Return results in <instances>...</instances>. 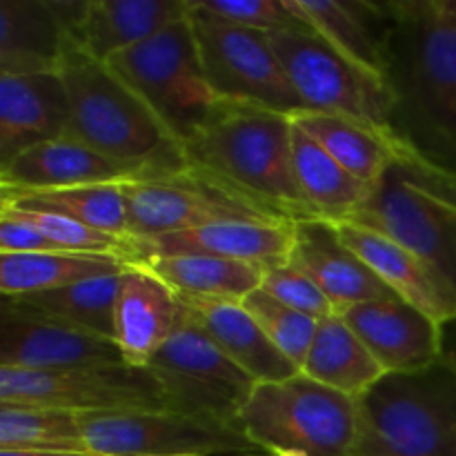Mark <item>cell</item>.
I'll list each match as a JSON object with an SVG mask.
<instances>
[{"label": "cell", "mask_w": 456, "mask_h": 456, "mask_svg": "<svg viewBox=\"0 0 456 456\" xmlns=\"http://www.w3.org/2000/svg\"><path fill=\"white\" fill-rule=\"evenodd\" d=\"M387 12L392 127L456 176V0H387Z\"/></svg>", "instance_id": "cell-1"}, {"label": "cell", "mask_w": 456, "mask_h": 456, "mask_svg": "<svg viewBox=\"0 0 456 456\" xmlns=\"http://www.w3.org/2000/svg\"><path fill=\"white\" fill-rule=\"evenodd\" d=\"M289 114L218 101L185 141L187 165L283 221L319 218L298 190Z\"/></svg>", "instance_id": "cell-2"}, {"label": "cell", "mask_w": 456, "mask_h": 456, "mask_svg": "<svg viewBox=\"0 0 456 456\" xmlns=\"http://www.w3.org/2000/svg\"><path fill=\"white\" fill-rule=\"evenodd\" d=\"M58 74L71 110L65 138L147 169L151 176L190 167L183 142L110 65L71 45Z\"/></svg>", "instance_id": "cell-3"}, {"label": "cell", "mask_w": 456, "mask_h": 456, "mask_svg": "<svg viewBox=\"0 0 456 456\" xmlns=\"http://www.w3.org/2000/svg\"><path fill=\"white\" fill-rule=\"evenodd\" d=\"M350 456H456V370L386 374L359 399Z\"/></svg>", "instance_id": "cell-4"}, {"label": "cell", "mask_w": 456, "mask_h": 456, "mask_svg": "<svg viewBox=\"0 0 456 456\" xmlns=\"http://www.w3.org/2000/svg\"><path fill=\"white\" fill-rule=\"evenodd\" d=\"M347 223L372 227L430 263L456 288V176L419 154L392 165Z\"/></svg>", "instance_id": "cell-5"}, {"label": "cell", "mask_w": 456, "mask_h": 456, "mask_svg": "<svg viewBox=\"0 0 456 456\" xmlns=\"http://www.w3.org/2000/svg\"><path fill=\"white\" fill-rule=\"evenodd\" d=\"M240 428L263 452L350 456L359 435V399L298 372L258 383L240 412Z\"/></svg>", "instance_id": "cell-6"}, {"label": "cell", "mask_w": 456, "mask_h": 456, "mask_svg": "<svg viewBox=\"0 0 456 456\" xmlns=\"http://www.w3.org/2000/svg\"><path fill=\"white\" fill-rule=\"evenodd\" d=\"M185 145L221 98L205 78L190 16H183L110 62Z\"/></svg>", "instance_id": "cell-7"}, {"label": "cell", "mask_w": 456, "mask_h": 456, "mask_svg": "<svg viewBox=\"0 0 456 456\" xmlns=\"http://www.w3.org/2000/svg\"><path fill=\"white\" fill-rule=\"evenodd\" d=\"M145 368L159 381L167 412L236 428H240V412L258 386L223 354L187 310L176 332Z\"/></svg>", "instance_id": "cell-8"}, {"label": "cell", "mask_w": 456, "mask_h": 456, "mask_svg": "<svg viewBox=\"0 0 456 456\" xmlns=\"http://www.w3.org/2000/svg\"><path fill=\"white\" fill-rule=\"evenodd\" d=\"M187 16L205 78L221 101L270 107L289 116L305 111L267 34L223 20L196 0H187Z\"/></svg>", "instance_id": "cell-9"}, {"label": "cell", "mask_w": 456, "mask_h": 456, "mask_svg": "<svg viewBox=\"0 0 456 456\" xmlns=\"http://www.w3.org/2000/svg\"><path fill=\"white\" fill-rule=\"evenodd\" d=\"M267 38L305 110L343 116L396 136L386 80L361 69L316 31H281Z\"/></svg>", "instance_id": "cell-10"}, {"label": "cell", "mask_w": 456, "mask_h": 456, "mask_svg": "<svg viewBox=\"0 0 456 456\" xmlns=\"http://www.w3.org/2000/svg\"><path fill=\"white\" fill-rule=\"evenodd\" d=\"M0 405H31L74 414L167 410L154 374L129 363L78 370L0 368Z\"/></svg>", "instance_id": "cell-11"}, {"label": "cell", "mask_w": 456, "mask_h": 456, "mask_svg": "<svg viewBox=\"0 0 456 456\" xmlns=\"http://www.w3.org/2000/svg\"><path fill=\"white\" fill-rule=\"evenodd\" d=\"M123 190L134 240L225 221H283L191 167L123 183Z\"/></svg>", "instance_id": "cell-12"}, {"label": "cell", "mask_w": 456, "mask_h": 456, "mask_svg": "<svg viewBox=\"0 0 456 456\" xmlns=\"http://www.w3.org/2000/svg\"><path fill=\"white\" fill-rule=\"evenodd\" d=\"M85 444L102 456H249L263 450L240 428L185 414H80Z\"/></svg>", "instance_id": "cell-13"}, {"label": "cell", "mask_w": 456, "mask_h": 456, "mask_svg": "<svg viewBox=\"0 0 456 456\" xmlns=\"http://www.w3.org/2000/svg\"><path fill=\"white\" fill-rule=\"evenodd\" d=\"M85 0H0V74H58Z\"/></svg>", "instance_id": "cell-14"}, {"label": "cell", "mask_w": 456, "mask_h": 456, "mask_svg": "<svg viewBox=\"0 0 456 456\" xmlns=\"http://www.w3.org/2000/svg\"><path fill=\"white\" fill-rule=\"evenodd\" d=\"M386 374H412L441 361V325L399 297L341 312Z\"/></svg>", "instance_id": "cell-15"}, {"label": "cell", "mask_w": 456, "mask_h": 456, "mask_svg": "<svg viewBox=\"0 0 456 456\" xmlns=\"http://www.w3.org/2000/svg\"><path fill=\"white\" fill-rule=\"evenodd\" d=\"M127 363L116 341L3 307L0 368L78 370Z\"/></svg>", "instance_id": "cell-16"}, {"label": "cell", "mask_w": 456, "mask_h": 456, "mask_svg": "<svg viewBox=\"0 0 456 456\" xmlns=\"http://www.w3.org/2000/svg\"><path fill=\"white\" fill-rule=\"evenodd\" d=\"M343 243L410 305L419 307L439 325L456 319V288L408 248L390 236L356 225V223H332Z\"/></svg>", "instance_id": "cell-17"}, {"label": "cell", "mask_w": 456, "mask_h": 456, "mask_svg": "<svg viewBox=\"0 0 456 456\" xmlns=\"http://www.w3.org/2000/svg\"><path fill=\"white\" fill-rule=\"evenodd\" d=\"M297 221H225L136 240L138 263L159 256H216L272 267L289 263Z\"/></svg>", "instance_id": "cell-18"}, {"label": "cell", "mask_w": 456, "mask_h": 456, "mask_svg": "<svg viewBox=\"0 0 456 456\" xmlns=\"http://www.w3.org/2000/svg\"><path fill=\"white\" fill-rule=\"evenodd\" d=\"M147 169L110 159L83 142L58 138L22 151L0 167V191H49L150 178Z\"/></svg>", "instance_id": "cell-19"}, {"label": "cell", "mask_w": 456, "mask_h": 456, "mask_svg": "<svg viewBox=\"0 0 456 456\" xmlns=\"http://www.w3.org/2000/svg\"><path fill=\"white\" fill-rule=\"evenodd\" d=\"M185 316L178 294L145 263L120 274L114 307V341L129 365L145 368Z\"/></svg>", "instance_id": "cell-20"}, {"label": "cell", "mask_w": 456, "mask_h": 456, "mask_svg": "<svg viewBox=\"0 0 456 456\" xmlns=\"http://www.w3.org/2000/svg\"><path fill=\"white\" fill-rule=\"evenodd\" d=\"M289 263L301 267L319 285L337 314L361 303L396 297L343 243L337 227L323 218H303L294 223V249Z\"/></svg>", "instance_id": "cell-21"}, {"label": "cell", "mask_w": 456, "mask_h": 456, "mask_svg": "<svg viewBox=\"0 0 456 456\" xmlns=\"http://www.w3.org/2000/svg\"><path fill=\"white\" fill-rule=\"evenodd\" d=\"M69 116L61 74H0V167L40 142L65 138Z\"/></svg>", "instance_id": "cell-22"}, {"label": "cell", "mask_w": 456, "mask_h": 456, "mask_svg": "<svg viewBox=\"0 0 456 456\" xmlns=\"http://www.w3.org/2000/svg\"><path fill=\"white\" fill-rule=\"evenodd\" d=\"M191 319L214 343L256 383H274L297 377L301 370L270 341L258 321L240 301L178 294Z\"/></svg>", "instance_id": "cell-23"}, {"label": "cell", "mask_w": 456, "mask_h": 456, "mask_svg": "<svg viewBox=\"0 0 456 456\" xmlns=\"http://www.w3.org/2000/svg\"><path fill=\"white\" fill-rule=\"evenodd\" d=\"M187 13V0H85L71 43L110 65Z\"/></svg>", "instance_id": "cell-24"}, {"label": "cell", "mask_w": 456, "mask_h": 456, "mask_svg": "<svg viewBox=\"0 0 456 456\" xmlns=\"http://www.w3.org/2000/svg\"><path fill=\"white\" fill-rule=\"evenodd\" d=\"M321 38L361 69L386 80L390 12L387 0H288Z\"/></svg>", "instance_id": "cell-25"}, {"label": "cell", "mask_w": 456, "mask_h": 456, "mask_svg": "<svg viewBox=\"0 0 456 456\" xmlns=\"http://www.w3.org/2000/svg\"><path fill=\"white\" fill-rule=\"evenodd\" d=\"M292 118L303 132L321 142L338 165H343L352 176L372 190L381 183L392 165L417 154L401 138L383 134L356 120L343 118V116L305 110Z\"/></svg>", "instance_id": "cell-26"}, {"label": "cell", "mask_w": 456, "mask_h": 456, "mask_svg": "<svg viewBox=\"0 0 456 456\" xmlns=\"http://www.w3.org/2000/svg\"><path fill=\"white\" fill-rule=\"evenodd\" d=\"M292 156L298 190L312 212L323 221H350L372 196V187L352 176L297 123L292 132Z\"/></svg>", "instance_id": "cell-27"}, {"label": "cell", "mask_w": 456, "mask_h": 456, "mask_svg": "<svg viewBox=\"0 0 456 456\" xmlns=\"http://www.w3.org/2000/svg\"><path fill=\"white\" fill-rule=\"evenodd\" d=\"M301 372L352 399H361L386 377V370L341 314L321 321Z\"/></svg>", "instance_id": "cell-28"}, {"label": "cell", "mask_w": 456, "mask_h": 456, "mask_svg": "<svg viewBox=\"0 0 456 456\" xmlns=\"http://www.w3.org/2000/svg\"><path fill=\"white\" fill-rule=\"evenodd\" d=\"M120 274L98 276L69 288L29 294V297H3V307L114 341V307Z\"/></svg>", "instance_id": "cell-29"}, {"label": "cell", "mask_w": 456, "mask_h": 456, "mask_svg": "<svg viewBox=\"0 0 456 456\" xmlns=\"http://www.w3.org/2000/svg\"><path fill=\"white\" fill-rule=\"evenodd\" d=\"M127 265L118 258L69 252L0 254V294L13 298L52 292L98 276L120 274Z\"/></svg>", "instance_id": "cell-30"}, {"label": "cell", "mask_w": 456, "mask_h": 456, "mask_svg": "<svg viewBox=\"0 0 456 456\" xmlns=\"http://www.w3.org/2000/svg\"><path fill=\"white\" fill-rule=\"evenodd\" d=\"M176 294L243 301L263 283L265 267L216 256H159L142 261Z\"/></svg>", "instance_id": "cell-31"}, {"label": "cell", "mask_w": 456, "mask_h": 456, "mask_svg": "<svg viewBox=\"0 0 456 456\" xmlns=\"http://www.w3.org/2000/svg\"><path fill=\"white\" fill-rule=\"evenodd\" d=\"M0 205L16 209H47L110 234L129 236V209L123 183L49 191H0Z\"/></svg>", "instance_id": "cell-32"}, {"label": "cell", "mask_w": 456, "mask_h": 456, "mask_svg": "<svg viewBox=\"0 0 456 456\" xmlns=\"http://www.w3.org/2000/svg\"><path fill=\"white\" fill-rule=\"evenodd\" d=\"M0 450H89L80 414L0 405Z\"/></svg>", "instance_id": "cell-33"}, {"label": "cell", "mask_w": 456, "mask_h": 456, "mask_svg": "<svg viewBox=\"0 0 456 456\" xmlns=\"http://www.w3.org/2000/svg\"><path fill=\"white\" fill-rule=\"evenodd\" d=\"M0 209H7L13 216L38 227L45 236H49L56 245H61L65 252L85 254V256L118 258L123 263H138V245L129 236L110 234V232L96 230V227L76 221V218L58 212H47V209H16L4 208V205H0Z\"/></svg>", "instance_id": "cell-34"}, {"label": "cell", "mask_w": 456, "mask_h": 456, "mask_svg": "<svg viewBox=\"0 0 456 456\" xmlns=\"http://www.w3.org/2000/svg\"><path fill=\"white\" fill-rule=\"evenodd\" d=\"M240 303L258 321V325L265 330L270 341L301 370L321 321L276 301L274 297L263 292L261 288L249 294V297H245Z\"/></svg>", "instance_id": "cell-35"}, {"label": "cell", "mask_w": 456, "mask_h": 456, "mask_svg": "<svg viewBox=\"0 0 456 456\" xmlns=\"http://www.w3.org/2000/svg\"><path fill=\"white\" fill-rule=\"evenodd\" d=\"M205 12L234 25L281 34V31H314L301 16L292 12L288 0H196Z\"/></svg>", "instance_id": "cell-36"}, {"label": "cell", "mask_w": 456, "mask_h": 456, "mask_svg": "<svg viewBox=\"0 0 456 456\" xmlns=\"http://www.w3.org/2000/svg\"><path fill=\"white\" fill-rule=\"evenodd\" d=\"M261 289L274 297L276 301L285 303V305L294 307V310L303 312V314L312 316L316 321L330 319V316L337 314L330 298L321 292L319 285L294 263L265 267Z\"/></svg>", "instance_id": "cell-37"}, {"label": "cell", "mask_w": 456, "mask_h": 456, "mask_svg": "<svg viewBox=\"0 0 456 456\" xmlns=\"http://www.w3.org/2000/svg\"><path fill=\"white\" fill-rule=\"evenodd\" d=\"M65 252L61 245L45 236L38 227L0 209V254H45ZM71 254V252H69Z\"/></svg>", "instance_id": "cell-38"}, {"label": "cell", "mask_w": 456, "mask_h": 456, "mask_svg": "<svg viewBox=\"0 0 456 456\" xmlns=\"http://www.w3.org/2000/svg\"><path fill=\"white\" fill-rule=\"evenodd\" d=\"M441 359L456 370V319L441 325Z\"/></svg>", "instance_id": "cell-39"}, {"label": "cell", "mask_w": 456, "mask_h": 456, "mask_svg": "<svg viewBox=\"0 0 456 456\" xmlns=\"http://www.w3.org/2000/svg\"><path fill=\"white\" fill-rule=\"evenodd\" d=\"M0 456H102L92 450H0Z\"/></svg>", "instance_id": "cell-40"}, {"label": "cell", "mask_w": 456, "mask_h": 456, "mask_svg": "<svg viewBox=\"0 0 456 456\" xmlns=\"http://www.w3.org/2000/svg\"><path fill=\"white\" fill-rule=\"evenodd\" d=\"M249 456H303V454H292V452H261V454H249Z\"/></svg>", "instance_id": "cell-41"}]
</instances>
